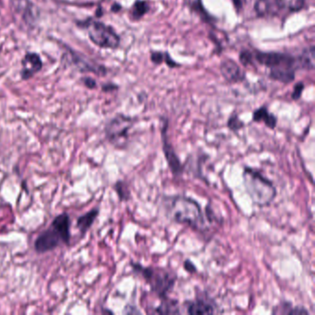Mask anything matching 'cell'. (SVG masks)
Segmentation results:
<instances>
[{"label": "cell", "instance_id": "ba28073f", "mask_svg": "<svg viewBox=\"0 0 315 315\" xmlns=\"http://www.w3.org/2000/svg\"><path fill=\"white\" fill-rule=\"evenodd\" d=\"M60 242H63L61 236L57 233L56 229L50 227L36 238L35 248L37 252L44 253L56 249Z\"/></svg>", "mask_w": 315, "mask_h": 315}, {"label": "cell", "instance_id": "30bf717a", "mask_svg": "<svg viewBox=\"0 0 315 315\" xmlns=\"http://www.w3.org/2000/svg\"><path fill=\"white\" fill-rule=\"evenodd\" d=\"M51 227L57 230V233L60 235L62 241L65 244L70 243L71 240V224H70V216L68 214H61L57 215L53 220Z\"/></svg>", "mask_w": 315, "mask_h": 315}, {"label": "cell", "instance_id": "8fae6325", "mask_svg": "<svg viewBox=\"0 0 315 315\" xmlns=\"http://www.w3.org/2000/svg\"><path fill=\"white\" fill-rule=\"evenodd\" d=\"M23 78H29L33 76L35 73L40 71L42 67V62L40 57L36 54H28L22 61Z\"/></svg>", "mask_w": 315, "mask_h": 315}, {"label": "cell", "instance_id": "9a60e30c", "mask_svg": "<svg viewBox=\"0 0 315 315\" xmlns=\"http://www.w3.org/2000/svg\"><path fill=\"white\" fill-rule=\"evenodd\" d=\"M273 314H283V315H308L309 312L301 306H292V304L290 302H286L283 301L282 303H280L279 305H277L276 307H275L273 310Z\"/></svg>", "mask_w": 315, "mask_h": 315}, {"label": "cell", "instance_id": "d6986e66", "mask_svg": "<svg viewBox=\"0 0 315 315\" xmlns=\"http://www.w3.org/2000/svg\"><path fill=\"white\" fill-rule=\"evenodd\" d=\"M115 191L117 192V194L118 195V197H119L120 200H129V196H130L129 189H128V187H127V185H126L123 181H118V182L116 183V185H115Z\"/></svg>", "mask_w": 315, "mask_h": 315}, {"label": "cell", "instance_id": "44dd1931", "mask_svg": "<svg viewBox=\"0 0 315 315\" xmlns=\"http://www.w3.org/2000/svg\"><path fill=\"white\" fill-rule=\"evenodd\" d=\"M146 5L143 2H137L134 9H133V14L137 17H140L141 15L143 14L146 11Z\"/></svg>", "mask_w": 315, "mask_h": 315}, {"label": "cell", "instance_id": "9c48e42d", "mask_svg": "<svg viewBox=\"0 0 315 315\" xmlns=\"http://www.w3.org/2000/svg\"><path fill=\"white\" fill-rule=\"evenodd\" d=\"M186 313L189 315H212L216 313V306L212 300L198 297L186 302Z\"/></svg>", "mask_w": 315, "mask_h": 315}, {"label": "cell", "instance_id": "603a6c76", "mask_svg": "<svg viewBox=\"0 0 315 315\" xmlns=\"http://www.w3.org/2000/svg\"><path fill=\"white\" fill-rule=\"evenodd\" d=\"M234 3L236 5V8H240V7H242L244 0H234Z\"/></svg>", "mask_w": 315, "mask_h": 315}, {"label": "cell", "instance_id": "277c9868", "mask_svg": "<svg viewBox=\"0 0 315 315\" xmlns=\"http://www.w3.org/2000/svg\"><path fill=\"white\" fill-rule=\"evenodd\" d=\"M257 61L271 69V77L284 82L294 79V59L283 54L261 53L257 55Z\"/></svg>", "mask_w": 315, "mask_h": 315}, {"label": "cell", "instance_id": "5bb4252c", "mask_svg": "<svg viewBox=\"0 0 315 315\" xmlns=\"http://www.w3.org/2000/svg\"><path fill=\"white\" fill-rule=\"evenodd\" d=\"M252 119L255 122H264L265 126L272 129L276 127V123H277L276 117L275 115L271 114L265 107L260 108L253 112Z\"/></svg>", "mask_w": 315, "mask_h": 315}, {"label": "cell", "instance_id": "6da1fadb", "mask_svg": "<svg viewBox=\"0 0 315 315\" xmlns=\"http://www.w3.org/2000/svg\"><path fill=\"white\" fill-rule=\"evenodd\" d=\"M162 204L166 216L173 222L188 227L200 232L205 233L209 229L207 215L203 213L200 203L191 197L183 195L165 196L163 198Z\"/></svg>", "mask_w": 315, "mask_h": 315}, {"label": "cell", "instance_id": "e0dca14e", "mask_svg": "<svg viewBox=\"0 0 315 315\" xmlns=\"http://www.w3.org/2000/svg\"><path fill=\"white\" fill-rule=\"evenodd\" d=\"M280 7L291 11L300 10L303 7L305 0H276Z\"/></svg>", "mask_w": 315, "mask_h": 315}, {"label": "cell", "instance_id": "7402d4cb", "mask_svg": "<svg viewBox=\"0 0 315 315\" xmlns=\"http://www.w3.org/2000/svg\"><path fill=\"white\" fill-rule=\"evenodd\" d=\"M183 265H184V269L186 270L187 272L192 273V274L197 272V267L194 265V263L192 261L186 260Z\"/></svg>", "mask_w": 315, "mask_h": 315}, {"label": "cell", "instance_id": "8992f818", "mask_svg": "<svg viewBox=\"0 0 315 315\" xmlns=\"http://www.w3.org/2000/svg\"><path fill=\"white\" fill-rule=\"evenodd\" d=\"M131 127L132 120L130 118L124 115H118L107 125L106 135L110 143L115 145H120L128 139Z\"/></svg>", "mask_w": 315, "mask_h": 315}, {"label": "cell", "instance_id": "5b68a950", "mask_svg": "<svg viewBox=\"0 0 315 315\" xmlns=\"http://www.w3.org/2000/svg\"><path fill=\"white\" fill-rule=\"evenodd\" d=\"M89 37L93 43L105 48H116L119 43V37L110 27L101 22H92L88 29Z\"/></svg>", "mask_w": 315, "mask_h": 315}, {"label": "cell", "instance_id": "4fadbf2b", "mask_svg": "<svg viewBox=\"0 0 315 315\" xmlns=\"http://www.w3.org/2000/svg\"><path fill=\"white\" fill-rule=\"evenodd\" d=\"M154 314L158 315H179L181 314L179 310V302L176 300L169 299L166 297L165 299H161V303L157 308L153 311Z\"/></svg>", "mask_w": 315, "mask_h": 315}, {"label": "cell", "instance_id": "2e32d148", "mask_svg": "<svg viewBox=\"0 0 315 315\" xmlns=\"http://www.w3.org/2000/svg\"><path fill=\"white\" fill-rule=\"evenodd\" d=\"M98 214H99L98 209H93L90 212L86 213L85 215L79 216L77 221V226L82 234H84L86 231L92 227Z\"/></svg>", "mask_w": 315, "mask_h": 315}, {"label": "cell", "instance_id": "7c38bea8", "mask_svg": "<svg viewBox=\"0 0 315 315\" xmlns=\"http://www.w3.org/2000/svg\"><path fill=\"white\" fill-rule=\"evenodd\" d=\"M221 72L225 79L231 82H236L243 78V72H241L240 68L231 60H227L223 63Z\"/></svg>", "mask_w": 315, "mask_h": 315}, {"label": "cell", "instance_id": "ffe728a7", "mask_svg": "<svg viewBox=\"0 0 315 315\" xmlns=\"http://www.w3.org/2000/svg\"><path fill=\"white\" fill-rule=\"evenodd\" d=\"M228 127L233 131H237L244 127V123L241 121L238 117L236 115H233L228 122Z\"/></svg>", "mask_w": 315, "mask_h": 315}, {"label": "cell", "instance_id": "7a4b0ae2", "mask_svg": "<svg viewBox=\"0 0 315 315\" xmlns=\"http://www.w3.org/2000/svg\"><path fill=\"white\" fill-rule=\"evenodd\" d=\"M243 181L251 200L259 207L268 206L276 199L277 194L276 187L270 179L257 169L251 166H245Z\"/></svg>", "mask_w": 315, "mask_h": 315}, {"label": "cell", "instance_id": "3957f363", "mask_svg": "<svg viewBox=\"0 0 315 315\" xmlns=\"http://www.w3.org/2000/svg\"><path fill=\"white\" fill-rule=\"evenodd\" d=\"M133 272L143 277L145 283L150 286L151 291L158 298L165 299L174 288L177 275L162 267L143 266L140 263H130Z\"/></svg>", "mask_w": 315, "mask_h": 315}, {"label": "cell", "instance_id": "ac0fdd59", "mask_svg": "<svg viewBox=\"0 0 315 315\" xmlns=\"http://www.w3.org/2000/svg\"><path fill=\"white\" fill-rule=\"evenodd\" d=\"M301 62L302 66L309 69H314L315 67V47H311L303 52L301 55Z\"/></svg>", "mask_w": 315, "mask_h": 315}, {"label": "cell", "instance_id": "52a82bcc", "mask_svg": "<svg viewBox=\"0 0 315 315\" xmlns=\"http://www.w3.org/2000/svg\"><path fill=\"white\" fill-rule=\"evenodd\" d=\"M166 130L167 129H166V125H165V128L162 129V144H163L164 156H165L166 163H167L173 176L179 177V176H182L183 172L185 170V167H184L183 164L180 162V159L178 157L175 148L173 147L171 143L169 142Z\"/></svg>", "mask_w": 315, "mask_h": 315}]
</instances>
